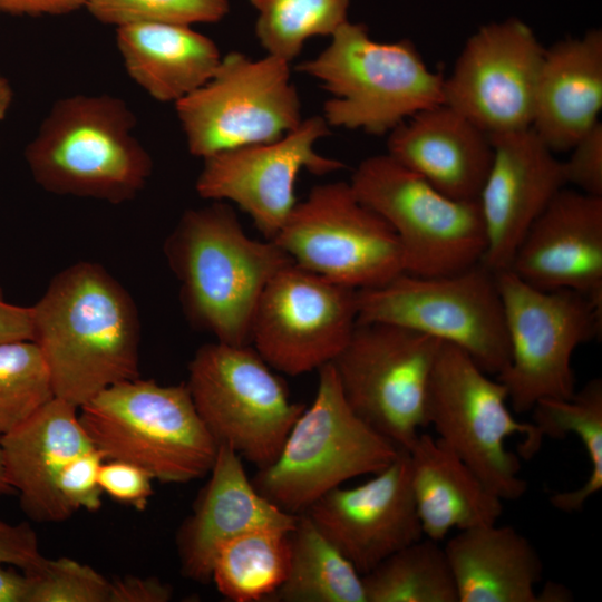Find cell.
Here are the masks:
<instances>
[{"label":"cell","mask_w":602,"mask_h":602,"mask_svg":"<svg viewBox=\"0 0 602 602\" xmlns=\"http://www.w3.org/2000/svg\"><path fill=\"white\" fill-rule=\"evenodd\" d=\"M33 338L55 397L80 408L139 377L140 323L127 290L100 264L74 263L31 305Z\"/></svg>","instance_id":"cell-1"},{"label":"cell","mask_w":602,"mask_h":602,"mask_svg":"<svg viewBox=\"0 0 602 602\" xmlns=\"http://www.w3.org/2000/svg\"><path fill=\"white\" fill-rule=\"evenodd\" d=\"M164 254L179 282L187 320L215 341L251 344L259 299L269 281L292 262L272 240L249 236L223 201L183 213Z\"/></svg>","instance_id":"cell-2"},{"label":"cell","mask_w":602,"mask_h":602,"mask_svg":"<svg viewBox=\"0 0 602 602\" xmlns=\"http://www.w3.org/2000/svg\"><path fill=\"white\" fill-rule=\"evenodd\" d=\"M127 103L108 94H77L54 103L25 148L35 182L45 191L111 204L145 187L153 161L135 134Z\"/></svg>","instance_id":"cell-3"},{"label":"cell","mask_w":602,"mask_h":602,"mask_svg":"<svg viewBox=\"0 0 602 602\" xmlns=\"http://www.w3.org/2000/svg\"><path fill=\"white\" fill-rule=\"evenodd\" d=\"M330 93L321 115L329 127L389 134L444 103V77L408 39L373 40L366 25L347 21L315 57L297 68Z\"/></svg>","instance_id":"cell-4"},{"label":"cell","mask_w":602,"mask_h":602,"mask_svg":"<svg viewBox=\"0 0 602 602\" xmlns=\"http://www.w3.org/2000/svg\"><path fill=\"white\" fill-rule=\"evenodd\" d=\"M79 409L105 460L134 464L162 483L202 478L214 464L219 445L186 383L164 386L138 377L106 388Z\"/></svg>","instance_id":"cell-5"},{"label":"cell","mask_w":602,"mask_h":602,"mask_svg":"<svg viewBox=\"0 0 602 602\" xmlns=\"http://www.w3.org/2000/svg\"><path fill=\"white\" fill-rule=\"evenodd\" d=\"M318 372L312 404L295 420L274 462L251 478L262 496L294 515L344 482L378 473L400 452L351 409L331 362Z\"/></svg>","instance_id":"cell-6"},{"label":"cell","mask_w":602,"mask_h":602,"mask_svg":"<svg viewBox=\"0 0 602 602\" xmlns=\"http://www.w3.org/2000/svg\"><path fill=\"white\" fill-rule=\"evenodd\" d=\"M425 420L502 501H517L527 492L506 439L521 435L520 454L531 458L544 437L532 421L514 417L504 385L456 346L441 344L426 390Z\"/></svg>","instance_id":"cell-7"},{"label":"cell","mask_w":602,"mask_h":602,"mask_svg":"<svg viewBox=\"0 0 602 602\" xmlns=\"http://www.w3.org/2000/svg\"><path fill=\"white\" fill-rule=\"evenodd\" d=\"M358 321L400 326L464 350L488 375L509 360V343L496 273L477 263L463 271L424 276L402 272L357 290Z\"/></svg>","instance_id":"cell-8"},{"label":"cell","mask_w":602,"mask_h":602,"mask_svg":"<svg viewBox=\"0 0 602 602\" xmlns=\"http://www.w3.org/2000/svg\"><path fill=\"white\" fill-rule=\"evenodd\" d=\"M349 184L397 235L405 272L446 275L482 262L486 232L478 200L445 195L387 153L361 161Z\"/></svg>","instance_id":"cell-9"},{"label":"cell","mask_w":602,"mask_h":602,"mask_svg":"<svg viewBox=\"0 0 602 602\" xmlns=\"http://www.w3.org/2000/svg\"><path fill=\"white\" fill-rule=\"evenodd\" d=\"M509 343V360L496 378L517 414L542 399H566L575 392L572 356L596 338L602 310L573 290L534 288L512 271L496 273Z\"/></svg>","instance_id":"cell-10"},{"label":"cell","mask_w":602,"mask_h":602,"mask_svg":"<svg viewBox=\"0 0 602 602\" xmlns=\"http://www.w3.org/2000/svg\"><path fill=\"white\" fill-rule=\"evenodd\" d=\"M186 386L217 445L258 469L274 462L305 408L290 399L282 379L251 344L201 346L188 363Z\"/></svg>","instance_id":"cell-11"},{"label":"cell","mask_w":602,"mask_h":602,"mask_svg":"<svg viewBox=\"0 0 602 602\" xmlns=\"http://www.w3.org/2000/svg\"><path fill=\"white\" fill-rule=\"evenodd\" d=\"M290 65L268 54L222 56L208 80L174 104L188 152L203 159L298 127L303 118Z\"/></svg>","instance_id":"cell-12"},{"label":"cell","mask_w":602,"mask_h":602,"mask_svg":"<svg viewBox=\"0 0 602 602\" xmlns=\"http://www.w3.org/2000/svg\"><path fill=\"white\" fill-rule=\"evenodd\" d=\"M443 342L382 322L357 321L331 361L351 409L399 449L426 427L425 398Z\"/></svg>","instance_id":"cell-13"},{"label":"cell","mask_w":602,"mask_h":602,"mask_svg":"<svg viewBox=\"0 0 602 602\" xmlns=\"http://www.w3.org/2000/svg\"><path fill=\"white\" fill-rule=\"evenodd\" d=\"M272 241L297 265L356 290L379 287L405 272L397 235L349 182L313 186Z\"/></svg>","instance_id":"cell-14"},{"label":"cell","mask_w":602,"mask_h":602,"mask_svg":"<svg viewBox=\"0 0 602 602\" xmlns=\"http://www.w3.org/2000/svg\"><path fill=\"white\" fill-rule=\"evenodd\" d=\"M357 321L356 289L291 262L259 299L251 346L272 369L299 376L331 362Z\"/></svg>","instance_id":"cell-15"},{"label":"cell","mask_w":602,"mask_h":602,"mask_svg":"<svg viewBox=\"0 0 602 602\" xmlns=\"http://www.w3.org/2000/svg\"><path fill=\"white\" fill-rule=\"evenodd\" d=\"M544 51L517 18L482 26L444 77V103L491 137L530 128Z\"/></svg>","instance_id":"cell-16"},{"label":"cell","mask_w":602,"mask_h":602,"mask_svg":"<svg viewBox=\"0 0 602 602\" xmlns=\"http://www.w3.org/2000/svg\"><path fill=\"white\" fill-rule=\"evenodd\" d=\"M329 134L324 118L315 115L278 139L210 155L203 158L195 190L202 198L236 204L264 239L272 240L297 204L299 173L326 175L344 167L315 151Z\"/></svg>","instance_id":"cell-17"},{"label":"cell","mask_w":602,"mask_h":602,"mask_svg":"<svg viewBox=\"0 0 602 602\" xmlns=\"http://www.w3.org/2000/svg\"><path fill=\"white\" fill-rule=\"evenodd\" d=\"M361 574L424 537L410 484L408 450L363 484L336 487L305 512Z\"/></svg>","instance_id":"cell-18"},{"label":"cell","mask_w":602,"mask_h":602,"mask_svg":"<svg viewBox=\"0 0 602 602\" xmlns=\"http://www.w3.org/2000/svg\"><path fill=\"white\" fill-rule=\"evenodd\" d=\"M493 158L478 203L486 232L482 262L508 270L534 220L566 186L563 161L530 128L492 136Z\"/></svg>","instance_id":"cell-19"},{"label":"cell","mask_w":602,"mask_h":602,"mask_svg":"<svg viewBox=\"0 0 602 602\" xmlns=\"http://www.w3.org/2000/svg\"><path fill=\"white\" fill-rule=\"evenodd\" d=\"M508 270L541 290L576 291L602 310V196L562 188L526 231Z\"/></svg>","instance_id":"cell-20"},{"label":"cell","mask_w":602,"mask_h":602,"mask_svg":"<svg viewBox=\"0 0 602 602\" xmlns=\"http://www.w3.org/2000/svg\"><path fill=\"white\" fill-rule=\"evenodd\" d=\"M242 457L219 445L210 479L193 513L177 533L182 572L206 583L217 550L229 540L256 528L293 530L298 515L287 513L262 496L249 478Z\"/></svg>","instance_id":"cell-21"},{"label":"cell","mask_w":602,"mask_h":602,"mask_svg":"<svg viewBox=\"0 0 602 602\" xmlns=\"http://www.w3.org/2000/svg\"><path fill=\"white\" fill-rule=\"evenodd\" d=\"M78 409L55 397L0 436L7 480L19 494L23 512L35 521L60 522L74 514L58 482L71 459L95 447Z\"/></svg>","instance_id":"cell-22"},{"label":"cell","mask_w":602,"mask_h":602,"mask_svg":"<svg viewBox=\"0 0 602 602\" xmlns=\"http://www.w3.org/2000/svg\"><path fill=\"white\" fill-rule=\"evenodd\" d=\"M387 154L447 196L477 200L493 158L492 137L445 103L388 134Z\"/></svg>","instance_id":"cell-23"},{"label":"cell","mask_w":602,"mask_h":602,"mask_svg":"<svg viewBox=\"0 0 602 602\" xmlns=\"http://www.w3.org/2000/svg\"><path fill=\"white\" fill-rule=\"evenodd\" d=\"M602 110V31L560 40L545 49L531 128L554 153L571 147Z\"/></svg>","instance_id":"cell-24"},{"label":"cell","mask_w":602,"mask_h":602,"mask_svg":"<svg viewBox=\"0 0 602 602\" xmlns=\"http://www.w3.org/2000/svg\"><path fill=\"white\" fill-rule=\"evenodd\" d=\"M410 484L424 536L496 524L503 501L436 436L419 434L408 450Z\"/></svg>","instance_id":"cell-25"},{"label":"cell","mask_w":602,"mask_h":602,"mask_svg":"<svg viewBox=\"0 0 602 602\" xmlns=\"http://www.w3.org/2000/svg\"><path fill=\"white\" fill-rule=\"evenodd\" d=\"M444 548L458 602H537L543 562L514 527L496 523L459 531Z\"/></svg>","instance_id":"cell-26"},{"label":"cell","mask_w":602,"mask_h":602,"mask_svg":"<svg viewBox=\"0 0 602 602\" xmlns=\"http://www.w3.org/2000/svg\"><path fill=\"white\" fill-rule=\"evenodd\" d=\"M116 45L128 76L162 103L175 104L202 86L222 58L211 38L181 23L117 27Z\"/></svg>","instance_id":"cell-27"},{"label":"cell","mask_w":602,"mask_h":602,"mask_svg":"<svg viewBox=\"0 0 602 602\" xmlns=\"http://www.w3.org/2000/svg\"><path fill=\"white\" fill-rule=\"evenodd\" d=\"M285 580L271 602H366L362 575L304 513L289 534Z\"/></svg>","instance_id":"cell-28"},{"label":"cell","mask_w":602,"mask_h":602,"mask_svg":"<svg viewBox=\"0 0 602 602\" xmlns=\"http://www.w3.org/2000/svg\"><path fill=\"white\" fill-rule=\"evenodd\" d=\"M290 531L256 528L225 542L212 566L217 591L233 602L270 601L288 573Z\"/></svg>","instance_id":"cell-29"},{"label":"cell","mask_w":602,"mask_h":602,"mask_svg":"<svg viewBox=\"0 0 602 602\" xmlns=\"http://www.w3.org/2000/svg\"><path fill=\"white\" fill-rule=\"evenodd\" d=\"M531 411L532 423L543 437L575 435L588 454L591 469L585 483L550 497L552 506L561 512H580L602 488V380L591 379L571 398L542 399Z\"/></svg>","instance_id":"cell-30"},{"label":"cell","mask_w":602,"mask_h":602,"mask_svg":"<svg viewBox=\"0 0 602 602\" xmlns=\"http://www.w3.org/2000/svg\"><path fill=\"white\" fill-rule=\"evenodd\" d=\"M362 583L366 602H458L444 545L428 537L387 556Z\"/></svg>","instance_id":"cell-31"},{"label":"cell","mask_w":602,"mask_h":602,"mask_svg":"<svg viewBox=\"0 0 602 602\" xmlns=\"http://www.w3.org/2000/svg\"><path fill=\"white\" fill-rule=\"evenodd\" d=\"M255 36L268 55L292 62L313 37H331L348 21L350 0H249Z\"/></svg>","instance_id":"cell-32"},{"label":"cell","mask_w":602,"mask_h":602,"mask_svg":"<svg viewBox=\"0 0 602 602\" xmlns=\"http://www.w3.org/2000/svg\"><path fill=\"white\" fill-rule=\"evenodd\" d=\"M55 398L47 363L31 340L0 343V436Z\"/></svg>","instance_id":"cell-33"},{"label":"cell","mask_w":602,"mask_h":602,"mask_svg":"<svg viewBox=\"0 0 602 602\" xmlns=\"http://www.w3.org/2000/svg\"><path fill=\"white\" fill-rule=\"evenodd\" d=\"M104 25L214 23L230 12L229 0H88L85 7Z\"/></svg>","instance_id":"cell-34"},{"label":"cell","mask_w":602,"mask_h":602,"mask_svg":"<svg viewBox=\"0 0 602 602\" xmlns=\"http://www.w3.org/2000/svg\"><path fill=\"white\" fill-rule=\"evenodd\" d=\"M28 602H108L110 581L91 566L69 557L42 556L23 571Z\"/></svg>","instance_id":"cell-35"},{"label":"cell","mask_w":602,"mask_h":602,"mask_svg":"<svg viewBox=\"0 0 602 602\" xmlns=\"http://www.w3.org/2000/svg\"><path fill=\"white\" fill-rule=\"evenodd\" d=\"M103 455L93 447L71 459L64 469L58 489L70 511H96L101 506L98 473Z\"/></svg>","instance_id":"cell-36"},{"label":"cell","mask_w":602,"mask_h":602,"mask_svg":"<svg viewBox=\"0 0 602 602\" xmlns=\"http://www.w3.org/2000/svg\"><path fill=\"white\" fill-rule=\"evenodd\" d=\"M569 152V158L563 161L566 185L602 196V123L583 135Z\"/></svg>","instance_id":"cell-37"},{"label":"cell","mask_w":602,"mask_h":602,"mask_svg":"<svg viewBox=\"0 0 602 602\" xmlns=\"http://www.w3.org/2000/svg\"><path fill=\"white\" fill-rule=\"evenodd\" d=\"M152 480L146 470L122 460H104L98 473V483L104 493L137 509L147 506L153 494Z\"/></svg>","instance_id":"cell-38"},{"label":"cell","mask_w":602,"mask_h":602,"mask_svg":"<svg viewBox=\"0 0 602 602\" xmlns=\"http://www.w3.org/2000/svg\"><path fill=\"white\" fill-rule=\"evenodd\" d=\"M42 557L38 538L26 523L9 524L0 520V564H9L23 571Z\"/></svg>","instance_id":"cell-39"},{"label":"cell","mask_w":602,"mask_h":602,"mask_svg":"<svg viewBox=\"0 0 602 602\" xmlns=\"http://www.w3.org/2000/svg\"><path fill=\"white\" fill-rule=\"evenodd\" d=\"M172 589L154 577L124 576L110 581L108 602H166Z\"/></svg>","instance_id":"cell-40"},{"label":"cell","mask_w":602,"mask_h":602,"mask_svg":"<svg viewBox=\"0 0 602 602\" xmlns=\"http://www.w3.org/2000/svg\"><path fill=\"white\" fill-rule=\"evenodd\" d=\"M33 338L31 307L6 301L0 289V343Z\"/></svg>","instance_id":"cell-41"},{"label":"cell","mask_w":602,"mask_h":602,"mask_svg":"<svg viewBox=\"0 0 602 602\" xmlns=\"http://www.w3.org/2000/svg\"><path fill=\"white\" fill-rule=\"evenodd\" d=\"M88 0H0V11L17 16L68 14L85 8Z\"/></svg>","instance_id":"cell-42"},{"label":"cell","mask_w":602,"mask_h":602,"mask_svg":"<svg viewBox=\"0 0 602 602\" xmlns=\"http://www.w3.org/2000/svg\"><path fill=\"white\" fill-rule=\"evenodd\" d=\"M29 580L25 572L19 573L0 564V602H28Z\"/></svg>","instance_id":"cell-43"},{"label":"cell","mask_w":602,"mask_h":602,"mask_svg":"<svg viewBox=\"0 0 602 602\" xmlns=\"http://www.w3.org/2000/svg\"><path fill=\"white\" fill-rule=\"evenodd\" d=\"M536 594L537 602H567L572 600L571 591L556 582H546Z\"/></svg>","instance_id":"cell-44"},{"label":"cell","mask_w":602,"mask_h":602,"mask_svg":"<svg viewBox=\"0 0 602 602\" xmlns=\"http://www.w3.org/2000/svg\"><path fill=\"white\" fill-rule=\"evenodd\" d=\"M13 100V90L9 80L0 74V120L4 119Z\"/></svg>","instance_id":"cell-45"},{"label":"cell","mask_w":602,"mask_h":602,"mask_svg":"<svg viewBox=\"0 0 602 602\" xmlns=\"http://www.w3.org/2000/svg\"><path fill=\"white\" fill-rule=\"evenodd\" d=\"M12 491L13 489L9 485V483L7 480V477H6L4 467H3V460H2L1 444H0V496L4 495V494H9Z\"/></svg>","instance_id":"cell-46"},{"label":"cell","mask_w":602,"mask_h":602,"mask_svg":"<svg viewBox=\"0 0 602 602\" xmlns=\"http://www.w3.org/2000/svg\"><path fill=\"white\" fill-rule=\"evenodd\" d=\"M0 13H1V11H0Z\"/></svg>","instance_id":"cell-47"}]
</instances>
